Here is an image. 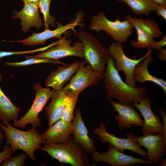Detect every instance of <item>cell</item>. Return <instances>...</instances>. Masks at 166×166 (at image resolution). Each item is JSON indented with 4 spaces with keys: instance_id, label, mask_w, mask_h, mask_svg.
I'll return each instance as SVG.
<instances>
[{
    "instance_id": "obj_12",
    "label": "cell",
    "mask_w": 166,
    "mask_h": 166,
    "mask_svg": "<svg viewBox=\"0 0 166 166\" xmlns=\"http://www.w3.org/2000/svg\"><path fill=\"white\" fill-rule=\"evenodd\" d=\"M106 152L100 153L95 150L91 154L92 159L95 162L107 163L112 166H133L138 164H153L154 163L147 160H145L125 154L110 144L108 145Z\"/></svg>"
},
{
    "instance_id": "obj_4",
    "label": "cell",
    "mask_w": 166,
    "mask_h": 166,
    "mask_svg": "<svg viewBox=\"0 0 166 166\" xmlns=\"http://www.w3.org/2000/svg\"><path fill=\"white\" fill-rule=\"evenodd\" d=\"M78 39L83 45L84 59L103 79L109 58V49L96 37L85 31L77 32Z\"/></svg>"
},
{
    "instance_id": "obj_1",
    "label": "cell",
    "mask_w": 166,
    "mask_h": 166,
    "mask_svg": "<svg viewBox=\"0 0 166 166\" xmlns=\"http://www.w3.org/2000/svg\"><path fill=\"white\" fill-rule=\"evenodd\" d=\"M103 79L106 97L110 101L115 99L119 103L132 104L138 102L148 93L144 87H136L123 81L111 56L108 58Z\"/></svg>"
},
{
    "instance_id": "obj_8",
    "label": "cell",
    "mask_w": 166,
    "mask_h": 166,
    "mask_svg": "<svg viewBox=\"0 0 166 166\" xmlns=\"http://www.w3.org/2000/svg\"><path fill=\"white\" fill-rule=\"evenodd\" d=\"M93 132L99 136L102 143H109L122 152L123 153L125 150L131 151L147 160L146 152L138 144L133 133L127 132V138H119L115 136L116 134H112L108 132L105 125L102 123H100L99 127L94 128Z\"/></svg>"
},
{
    "instance_id": "obj_26",
    "label": "cell",
    "mask_w": 166,
    "mask_h": 166,
    "mask_svg": "<svg viewBox=\"0 0 166 166\" xmlns=\"http://www.w3.org/2000/svg\"><path fill=\"white\" fill-rule=\"evenodd\" d=\"M45 63L57 64L65 66L69 65L61 61L59 59L41 57H30L25 61L19 62H6L5 64L11 66L22 67L34 64Z\"/></svg>"
},
{
    "instance_id": "obj_11",
    "label": "cell",
    "mask_w": 166,
    "mask_h": 166,
    "mask_svg": "<svg viewBox=\"0 0 166 166\" xmlns=\"http://www.w3.org/2000/svg\"><path fill=\"white\" fill-rule=\"evenodd\" d=\"M71 39H67L65 37L59 39V42L43 52L33 56H26V58L41 57L55 59L68 57L75 56L84 58L83 47L81 42L77 41L71 45Z\"/></svg>"
},
{
    "instance_id": "obj_18",
    "label": "cell",
    "mask_w": 166,
    "mask_h": 166,
    "mask_svg": "<svg viewBox=\"0 0 166 166\" xmlns=\"http://www.w3.org/2000/svg\"><path fill=\"white\" fill-rule=\"evenodd\" d=\"M73 120V138L76 143L81 145L89 154H92L96 150L93 138L89 136V131L82 119L80 109L77 108L75 111Z\"/></svg>"
},
{
    "instance_id": "obj_3",
    "label": "cell",
    "mask_w": 166,
    "mask_h": 166,
    "mask_svg": "<svg viewBox=\"0 0 166 166\" xmlns=\"http://www.w3.org/2000/svg\"><path fill=\"white\" fill-rule=\"evenodd\" d=\"M38 150L45 152L52 159L73 166L90 165L89 153L70 135L63 143L45 144Z\"/></svg>"
},
{
    "instance_id": "obj_10",
    "label": "cell",
    "mask_w": 166,
    "mask_h": 166,
    "mask_svg": "<svg viewBox=\"0 0 166 166\" xmlns=\"http://www.w3.org/2000/svg\"><path fill=\"white\" fill-rule=\"evenodd\" d=\"M84 16L83 12H78L75 18L69 23L63 25L58 22L57 23V28L54 30H50L47 29L41 33H34L31 35L26 39L10 42L22 43V44L25 45L34 46L45 44L46 41L53 38H56L60 39L61 38L62 34L68 30H73L76 34L77 32L75 30V28L77 26H82L81 22L83 20Z\"/></svg>"
},
{
    "instance_id": "obj_35",
    "label": "cell",
    "mask_w": 166,
    "mask_h": 166,
    "mask_svg": "<svg viewBox=\"0 0 166 166\" xmlns=\"http://www.w3.org/2000/svg\"><path fill=\"white\" fill-rule=\"evenodd\" d=\"M159 51L158 57L159 59L163 61H166V48H161Z\"/></svg>"
},
{
    "instance_id": "obj_7",
    "label": "cell",
    "mask_w": 166,
    "mask_h": 166,
    "mask_svg": "<svg viewBox=\"0 0 166 166\" xmlns=\"http://www.w3.org/2000/svg\"><path fill=\"white\" fill-rule=\"evenodd\" d=\"M109 50L114 61L115 66L118 71L124 72L125 82L133 86L136 82L134 77V72L136 66L147 56L152 53V48H148L146 53L141 58L136 59L127 57L125 54L122 43L113 42Z\"/></svg>"
},
{
    "instance_id": "obj_28",
    "label": "cell",
    "mask_w": 166,
    "mask_h": 166,
    "mask_svg": "<svg viewBox=\"0 0 166 166\" xmlns=\"http://www.w3.org/2000/svg\"><path fill=\"white\" fill-rule=\"evenodd\" d=\"M79 95H73L66 103L61 115V119L66 122H72L74 118V111Z\"/></svg>"
},
{
    "instance_id": "obj_36",
    "label": "cell",
    "mask_w": 166,
    "mask_h": 166,
    "mask_svg": "<svg viewBox=\"0 0 166 166\" xmlns=\"http://www.w3.org/2000/svg\"><path fill=\"white\" fill-rule=\"evenodd\" d=\"M24 4L31 3H38L40 0H21Z\"/></svg>"
},
{
    "instance_id": "obj_2",
    "label": "cell",
    "mask_w": 166,
    "mask_h": 166,
    "mask_svg": "<svg viewBox=\"0 0 166 166\" xmlns=\"http://www.w3.org/2000/svg\"><path fill=\"white\" fill-rule=\"evenodd\" d=\"M0 122V127L3 131L6 140V144L9 145L14 153L21 150L28 155L33 161L36 160L34 152L45 144L37 128L32 127L26 131L18 129L11 125L9 122Z\"/></svg>"
},
{
    "instance_id": "obj_23",
    "label": "cell",
    "mask_w": 166,
    "mask_h": 166,
    "mask_svg": "<svg viewBox=\"0 0 166 166\" xmlns=\"http://www.w3.org/2000/svg\"><path fill=\"white\" fill-rule=\"evenodd\" d=\"M124 2L131 8L134 14L149 15L153 11H156L159 4L152 0H116Z\"/></svg>"
},
{
    "instance_id": "obj_9",
    "label": "cell",
    "mask_w": 166,
    "mask_h": 166,
    "mask_svg": "<svg viewBox=\"0 0 166 166\" xmlns=\"http://www.w3.org/2000/svg\"><path fill=\"white\" fill-rule=\"evenodd\" d=\"M76 74L69 83L63 87L62 90L68 95L72 96L79 94L90 86H96L102 77L90 65L85 66L84 59Z\"/></svg>"
},
{
    "instance_id": "obj_39",
    "label": "cell",
    "mask_w": 166,
    "mask_h": 166,
    "mask_svg": "<svg viewBox=\"0 0 166 166\" xmlns=\"http://www.w3.org/2000/svg\"><path fill=\"white\" fill-rule=\"evenodd\" d=\"M166 159L164 158L162 160V162L160 164L159 166H166Z\"/></svg>"
},
{
    "instance_id": "obj_5",
    "label": "cell",
    "mask_w": 166,
    "mask_h": 166,
    "mask_svg": "<svg viewBox=\"0 0 166 166\" xmlns=\"http://www.w3.org/2000/svg\"><path fill=\"white\" fill-rule=\"evenodd\" d=\"M133 25L125 19L121 21L117 18L114 21L108 19L105 13L102 12L93 16L91 20L90 29L92 31L103 30L110 35L115 42L122 43L126 42L134 33Z\"/></svg>"
},
{
    "instance_id": "obj_27",
    "label": "cell",
    "mask_w": 166,
    "mask_h": 166,
    "mask_svg": "<svg viewBox=\"0 0 166 166\" xmlns=\"http://www.w3.org/2000/svg\"><path fill=\"white\" fill-rule=\"evenodd\" d=\"M52 0H40L39 7L44 17V26L45 30L49 29V26L56 27V19L51 16L49 13V7Z\"/></svg>"
},
{
    "instance_id": "obj_38",
    "label": "cell",
    "mask_w": 166,
    "mask_h": 166,
    "mask_svg": "<svg viewBox=\"0 0 166 166\" xmlns=\"http://www.w3.org/2000/svg\"><path fill=\"white\" fill-rule=\"evenodd\" d=\"M4 137L5 136L3 132L0 131V148H1L2 143Z\"/></svg>"
},
{
    "instance_id": "obj_6",
    "label": "cell",
    "mask_w": 166,
    "mask_h": 166,
    "mask_svg": "<svg viewBox=\"0 0 166 166\" xmlns=\"http://www.w3.org/2000/svg\"><path fill=\"white\" fill-rule=\"evenodd\" d=\"M33 88L35 95L32 104L22 117L13 122V126L16 128L23 129L29 124L37 128L41 124V120L38 117L39 114L51 97L54 90L42 87L39 83L34 84Z\"/></svg>"
},
{
    "instance_id": "obj_21",
    "label": "cell",
    "mask_w": 166,
    "mask_h": 166,
    "mask_svg": "<svg viewBox=\"0 0 166 166\" xmlns=\"http://www.w3.org/2000/svg\"><path fill=\"white\" fill-rule=\"evenodd\" d=\"M151 54L147 56L136 66L134 72V77L136 82L142 84L146 82H152L159 86L166 93V81L150 74L148 71L150 63L153 61Z\"/></svg>"
},
{
    "instance_id": "obj_22",
    "label": "cell",
    "mask_w": 166,
    "mask_h": 166,
    "mask_svg": "<svg viewBox=\"0 0 166 166\" xmlns=\"http://www.w3.org/2000/svg\"><path fill=\"white\" fill-rule=\"evenodd\" d=\"M0 73V82L2 81ZM21 108L14 105L5 94L0 85V120L2 121L14 122L18 120Z\"/></svg>"
},
{
    "instance_id": "obj_19",
    "label": "cell",
    "mask_w": 166,
    "mask_h": 166,
    "mask_svg": "<svg viewBox=\"0 0 166 166\" xmlns=\"http://www.w3.org/2000/svg\"><path fill=\"white\" fill-rule=\"evenodd\" d=\"M73 126L72 122H66L61 119L41 134L46 144L63 143L72 133Z\"/></svg>"
},
{
    "instance_id": "obj_17",
    "label": "cell",
    "mask_w": 166,
    "mask_h": 166,
    "mask_svg": "<svg viewBox=\"0 0 166 166\" xmlns=\"http://www.w3.org/2000/svg\"><path fill=\"white\" fill-rule=\"evenodd\" d=\"M39 8L38 3L24 4V7L20 11H14L15 15L12 18L20 19L22 30L24 33L27 32L32 27L39 29L43 24L39 15Z\"/></svg>"
},
{
    "instance_id": "obj_30",
    "label": "cell",
    "mask_w": 166,
    "mask_h": 166,
    "mask_svg": "<svg viewBox=\"0 0 166 166\" xmlns=\"http://www.w3.org/2000/svg\"><path fill=\"white\" fill-rule=\"evenodd\" d=\"M27 154L22 153L17 156H11L1 164V166H23L27 159Z\"/></svg>"
},
{
    "instance_id": "obj_14",
    "label": "cell",
    "mask_w": 166,
    "mask_h": 166,
    "mask_svg": "<svg viewBox=\"0 0 166 166\" xmlns=\"http://www.w3.org/2000/svg\"><path fill=\"white\" fill-rule=\"evenodd\" d=\"M152 103L150 97L146 96L138 102L131 104L140 111L144 118V125L141 128L143 135L163 134L162 123L160 117L155 114L152 110Z\"/></svg>"
},
{
    "instance_id": "obj_34",
    "label": "cell",
    "mask_w": 166,
    "mask_h": 166,
    "mask_svg": "<svg viewBox=\"0 0 166 166\" xmlns=\"http://www.w3.org/2000/svg\"><path fill=\"white\" fill-rule=\"evenodd\" d=\"M156 11L158 16H160L166 20V5L159 4Z\"/></svg>"
},
{
    "instance_id": "obj_13",
    "label": "cell",
    "mask_w": 166,
    "mask_h": 166,
    "mask_svg": "<svg viewBox=\"0 0 166 166\" xmlns=\"http://www.w3.org/2000/svg\"><path fill=\"white\" fill-rule=\"evenodd\" d=\"M138 144L147 149V160L159 163L166 153V136L163 133L135 136Z\"/></svg>"
},
{
    "instance_id": "obj_31",
    "label": "cell",
    "mask_w": 166,
    "mask_h": 166,
    "mask_svg": "<svg viewBox=\"0 0 166 166\" xmlns=\"http://www.w3.org/2000/svg\"><path fill=\"white\" fill-rule=\"evenodd\" d=\"M12 151L9 145L5 144L3 147L2 151L0 152V165L11 156Z\"/></svg>"
},
{
    "instance_id": "obj_32",
    "label": "cell",
    "mask_w": 166,
    "mask_h": 166,
    "mask_svg": "<svg viewBox=\"0 0 166 166\" xmlns=\"http://www.w3.org/2000/svg\"><path fill=\"white\" fill-rule=\"evenodd\" d=\"M158 112L161 116L163 120L162 129L164 135L166 136V113L165 110L162 107H159Z\"/></svg>"
},
{
    "instance_id": "obj_37",
    "label": "cell",
    "mask_w": 166,
    "mask_h": 166,
    "mask_svg": "<svg viewBox=\"0 0 166 166\" xmlns=\"http://www.w3.org/2000/svg\"><path fill=\"white\" fill-rule=\"evenodd\" d=\"M158 4L166 5V0H152Z\"/></svg>"
},
{
    "instance_id": "obj_25",
    "label": "cell",
    "mask_w": 166,
    "mask_h": 166,
    "mask_svg": "<svg viewBox=\"0 0 166 166\" xmlns=\"http://www.w3.org/2000/svg\"><path fill=\"white\" fill-rule=\"evenodd\" d=\"M134 26L137 35L136 41L129 40L133 47L141 49L151 48L155 41L154 38L138 24L132 21H129Z\"/></svg>"
},
{
    "instance_id": "obj_15",
    "label": "cell",
    "mask_w": 166,
    "mask_h": 166,
    "mask_svg": "<svg viewBox=\"0 0 166 166\" xmlns=\"http://www.w3.org/2000/svg\"><path fill=\"white\" fill-rule=\"evenodd\" d=\"M110 103L117 115L114 118L117 122L119 128L123 130L126 128H131L132 125L142 127L144 121L135 109L129 105L124 104L111 100Z\"/></svg>"
},
{
    "instance_id": "obj_20",
    "label": "cell",
    "mask_w": 166,
    "mask_h": 166,
    "mask_svg": "<svg viewBox=\"0 0 166 166\" xmlns=\"http://www.w3.org/2000/svg\"><path fill=\"white\" fill-rule=\"evenodd\" d=\"M72 96L67 94L62 90L54 91L51 102L45 109L49 126L61 119L65 105Z\"/></svg>"
},
{
    "instance_id": "obj_29",
    "label": "cell",
    "mask_w": 166,
    "mask_h": 166,
    "mask_svg": "<svg viewBox=\"0 0 166 166\" xmlns=\"http://www.w3.org/2000/svg\"><path fill=\"white\" fill-rule=\"evenodd\" d=\"M59 42V40L51 43L48 45L35 49L21 51H5L0 50V59L2 58L14 55H20L26 54H33L38 52L46 50L51 47L53 46Z\"/></svg>"
},
{
    "instance_id": "obj_33",
    "label": "cell",
    "mask_w": 166,
    "mask_h": 166,
    "mask_svg": "<svg viewBox=\"0 0 166 166\" xmlns=\"http://www.w3.org/2000/svg\"><path fill=\"white\" fill-rule=\"evenodd\" d=\"M166 45V36L164 35L159 41L157 42L155 41L152 46L151 48L155 49L159 51Z\"/></svg>"
},
{
    "instance_id": "obj_24",
    "label": "cell",
    "mask_w": 166,
    "mask_h": 166,
    "mask_svg": "<svg viewBox=\"0 0 166 166\" xmlns=\"http://www.w3.org/2000/svg\"><path fill=\"white\" fill-rule=\"evenodd\" d=\"M125 19L129 21H133L138 24L153 38H160L163 35V33L157 23L153 19L133 18L129 15H127Z\"/></svg>"
},
{
    "instance_id": "obj_16",
    "label": "cell",
    "mask_w": 166,
    "mask_h": 166,
    "mask_svg": "<svg viewBox=\"0 0 166 166\" xmlns=\"http://www.w3.org/2000/svg\"><path fill=\"white\" fill-rule=\"evenodd\" d=\"M81 63V62L76 61L68 66H59L46 77L45 82V86L52 88L54 90H62L66 82L77 72Z\"/></svg>"
}]
</instances>
